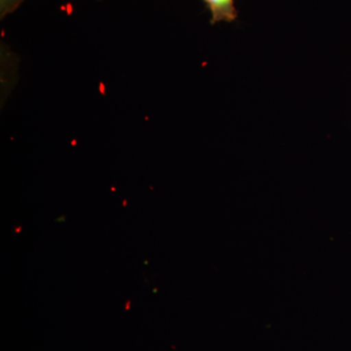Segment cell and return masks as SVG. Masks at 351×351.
<instances>
[{"instance_id":"6da1fadb","label":"cell","mask_w":351,"mask_h":351,"mask_svg":"<svg viewBox=\"0 0 351 351\" xmlns=\"http://www.w3.org/2000/svg\"><path fill=\"white\" fill-rule=\"evenodd\" d=\"M211 13L212 25L219 22L232 23L237 20L239 13L234 0H203Z\"/></svg>"},{"instance_id":"7a4b0ae2","label":"cell","mask_w":351,"mask_h":351,"mask_svg":"<svg viewBox=\"0 0 351 351\" xmlns=\"http://www.w3.org/2000/svg\"><path fill=\"white\" fill-rule=\"evenodd\" d=\"M24 0H0V17L1 20L8 14L14 12Z\"/></svg>"},{"instance_id":"3957f363","label":"cell","mask_w":351,"mask_h":351,"mask_svg":"<svg viewBox=\"0 0 351 351\" xmlns=\"http://www.w3.org/2000/svg\"><path fill=\"white\" fill-rule=\"evenodd\" d=\"M22 230V226H19V228H14V232L19 233Z\"/></svg>"},{"instance_id":"277c9868","label":"cell","mask_w":351,"mask_h":351,"mask_svg":"<svg viewBox=\"0 0 351 351\" xmlns=\"http://www.w3.org/2000/svg\"><path fill=\"white\" fill-rule=\"evenodd\" d=\"M130 307V302H127V308H129Z\"/></svg>"}]
</instances>
